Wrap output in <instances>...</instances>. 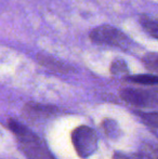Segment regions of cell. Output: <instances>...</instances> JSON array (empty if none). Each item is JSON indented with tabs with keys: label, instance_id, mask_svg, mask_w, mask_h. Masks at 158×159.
<instances>
[{
	"label": "cell",
	"instance_id": "6da1fadb",
	"mask_svg": "<svg viewBox=\"0 0 158 159\" xmlns=\"http://www.w3.org/2000/svg\"><path fill=\"white\" fill-rule=\"evenodd\" d=\"M9 128L16 136L22 151L29 159H53L40 139L25 126L15 120H10Z\"/></svg>",
	"mask_w": 158,
	"mask_h": 159
},
{
	"label": "cell",
	"instance_id": "7a4b0ae2",
	"mask_svg": "<svg viewBox=\"0 0 158 159\" xmlns=\"http://www.w3.org/2000/svg\"><path fill=\"white\" fill-rule=\"evenodd\" d=\"M73 145L80 158L87 159L97 152V136L92 128L79 126L72 133Z\"/></svg>",
	"mask_w": 158,
	"mask_h": 159
},
{
	"label": "cell",
	"instance_id": "3957f363",
	"mask_svg": "<svg viewBox=\"0 0 158 159\" xmlns=\"http://www.w3.org/2000/svg\"><path fill=\"white\" fill-rule=\"evenodd\" d=\"M90 39L99 44L117 47L124 49L129 46V39L124 33L110 25H103L95 27L91 30Z\"/></svg>",
	"mask_w": 158,
	"mask_h": 159
},
{
	"label": "cell",
	"instance_id": "277c9868",
	"mask_svg": "<svg viewBox=\"0 0 158 159\" xmlns=\"http://www.w3.org/2000/svg\"><path fill=\"white\" fill-rule=\"evenodd\" d=\"M120 96L127 103L135 107H156L158 106V90L127 88L120 91Z\"/></svg>",
	"mask_w": 158,
	"mask_h": 159
},
{
	"label": "cell",
	"instance_id": "5b68a950",
	"mask_svg": "<svg viewBox=\"0 0 158 159\" xmlns=\"http://www.w3.org/2000/svg\"><path fill=\"white\" fill-rule=\"evenodd\" d=\"M140 24L151 37L158 39V19L157 17L142 15L140 17Z\"/></svg>",
	"mask_w": 158,
	"mask_h": 159
},
{
	"label": "cell",
	"instance_id": "8992f818",
	"mask_svg": "<svg viewBox=\"0 0 158 159\" xmlns=\"http://www.w3.org/2000/svg\"><path fill=\"white\" fill-rule=\"evenodd\" d=\"M102 128H103L105 134L108 138L113 139V140H117L121 136V130L115 120L113 119H105L102 122Z\"/></svg>",
	"mask_w": 158,
	"mask_h": 159
},
{
	"label": "cell",
	"instance_id": "52a82bcc",
	"mask_svg": "<svg viewBox=\"0 0 158 159\" xmlns=\"http://www.w3.org/2000/svg\"><path fill=\"white\" fill-rule=\"evenodd\" d=\"M127 80L144 86H158V76L156 75H137L127 77Z\"/></svg>",
	"mask_w": 158,
	"mask_h": 159
},
{
	"label": "cell",
	"instance_id": "ba28073f",
	"mask_svg": "<svg viewBox=\"0 0 158 159\" xmlns=\"http://www.w3.org/2000/svg\"><path fill=\"white\" fill-rule=\"evenodd\" d=\"M111 73L116 77H126L129 74V69L126 62L122 60H115L111 65Z\"/></svg>",
	"mask_w": 158,
	"mask_h": 159
},
{
	"label": "cell",
	"instance_id": "9c48e42d",
	"mask_svg": "<svg viewBox=\"0 0 158 159\" xmlns=\"http://www.w3.org/2000/svg\"><path fill=\"white\" fill-rule=\"evenodd\" d=\"M143 62L146 68L158 73V53H148L143 57Z\"/></svg>",
	"mask_w": 158,
	"mask_h": 159
},
{
	"label": "cell",
	"instance_id": "30bf717a",
	"mask_svg": "<svg viewBox=\"0 0 158 159\" xmlns=\"http://www.w3.org/2000/svg\"><path fill=\"white\" fill-rule=\"evenodd\" d=\"M138 159H158V151L152 146L144 147L138 153Z\"/></svg>",
	"mask_w": 158,
	"mask_h": 159
},
{
	"label": "cell",
	"instance_id": "8fae6325",
	"mask_svg": "<svg viewBox=\"0 0 158 159\" xmlns=\"http://www.w3.org/2000/svg\"><path fill=\"white\" fill-rule=\"evenodd\" d=\"M140 116L146 124L158 127V113H141Z\"/></svg>",
	"mask_w": 158,
	"mask_h": 159
}]
</instances>
